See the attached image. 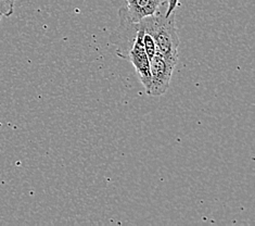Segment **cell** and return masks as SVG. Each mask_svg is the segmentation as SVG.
<instances>
[{
    "mask_svg": "<svg viewBox=\"0 0 255 226\" xmlns=\"http://www.w3.org/2000/svg\"><path fill=\"white\" fill-rule=\"evenodd\" d=\"M177 63L168 60L157 52L150 60V75H151V83L149 89L145 91L149 96L152 97H160L166 93L175 66Z\"/></svg>",
    "mask_w": 255,
    "mask_h": 226,
    "instance_id": "cell-3",
    "label": "cell"
},
{
    "mask_svg": "<svg viewBox=\"0 0 255 226\" xmlns=\"http://www.w3.org/2000/svg\"><path fill=\"white\" fill-rule=\"evenodd\" d=\"M164 4L161 5L153 15L139 21V24L143 28L144 33L151 35V37L153 38L157 52L177 63L179 37L175 26V14L172 13L166 16V7H164Z\"/></svg>",
    "mask_w": 255,
    "mask_h": 226,
    "instance_id": "cell-1",
    "label": "cell"
},
{
    "mask_svg": "<svg viewBox=\"0 0 255 226\" xmlns=\"http://www.w3.org/2000/svg\"><path fill=\"white\" fill-rule=\"evenodd\" d=\"M9 1H12V2H15V0H9Z\"/></svg>",
    "mask_w": 255,
    "mask_h": 226,
    "instance_id": "cell-9",
    "label": "cell"
},
{
    "mask_svg": "<svg viewBox=\"0 0 255 226\" xmlns=\"http://www.w3.org/2000/svg\"><path fill=\"white\" fill-rule=\"evenodd\" d=\"M14 12V2L9 0H0V16L9 17Z\"/></svg>",
    "mask_w": 255,
    "mask_h": 226,
    "instance_id": "cell-7",
    "label": "cell"
},
{
    "mask_svg": "<svg viewBox=\"0 0 255 226\" xmlns=\"http://www.w3.org/2000/svg\"><path fill=\"white\" fill-rule=\"evenodd\" d=\"M179 0H167V7L165 11V15L169 16L172 13H175V10L177 8Z\"/></svg>",
    "mask_w": 255,
    "mask_h": 226,
    "instance_id": "cell-8",
    "label": "cell"
},
{
    "mask_svg": "<svg viewBox=\"0 0 255 226\" xmlns=\"http://www.w3.org/2000/svg\"><path fill=\"white\" fill-rule=\"evenodd\" d=\"M126 9L133 22H139L150 15H153L167 0H125Z\"/></svg>",
    "mask_w": 255,
    "mask_h": 226,
    "instance_id": "cell-5",
    "label": "cell"
},
{
    "mask_svg": "<svg viewBox=\"0 0 255 226\" xmlns=\"http://www.w3.org/2000/svg\"><path fill=\"white\" fill-rule=\"evenodd\" d=\"M138 26H139V29H138L137 37L128 52L127 61H129L133 68H135L137 74L139 76V79H140V82L143 85L145 91H147L150 87V83H151L150 61L147 53L144 51V47H143L144 30L140 26L139 22H138Z\"/></svg>",
    "mask_w": 255,
    "mask_h": 226,
    "instance_id": "cell-4",
    "label": "cell"
},
{
    "mask_svg": "<svg viewBox=\"0 0 255 226\" xmlns=\"http://www.w3.org/2000/svg\"><path fill=\"white\" fill-rule=\"evenodd\" d=\"M143 47H144V51L147 53V56L149 58V61L152 59V57L156 53V46L153 38L151 37V35L144 33L143 34Z\"/></svg>",
    "mask_w": 255,
    "mask_h": 226,
    "instance_id": "cell-6",
    "label": "cell"
},
{
    "mask_svg": "<svg viewBox=\"0 0 255 226\" xmlns=\"http://www.w3.org/2000/svg\"><path fill=\"white\" fill-rule=\"evenodd\" d=\"M0 19H1V16H0Z\"/></svg>",
    "mask_w": 255,
    "mask_h": 226,
    "instance_id": "cell-10",
    "label": "cell"
},
{
    "mask_svg": "<svg viewBox=\"0 0 255 226\" xmlns=\"http://www.w3.org/2000/svg\"><path fill=\"white\" fill-rule=\"evenodd\" d=\"M119 26L111 33L109 41L115 48L117 56L127 60L128 52L138 34V22H133L127 12L126 5L119 10Z\"/></svg>",
    "mask_w": 255,
    "mask_h": 226,
    "instance_id": "cell-2",
    "label": "cell"
}]
</instances>
